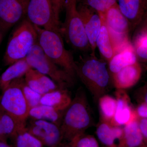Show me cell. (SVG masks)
I'll return each instance as SVG.
<instances>
[{
  "instance_id": "cell-13",
  "label": "cell",
  "mask_w": 147,
  "mask_h": 147,
  "mask_svg": "<svg viewBox=\"0 0 147 147\" xmlns=\"http://www.w3.org/2000/svg\"><path fill=\"white\" fill-rule=\"evenodd\" d=\"M116 96L117 109L110 123L114 126L125 125L138 116L131 108L129 98L124 90H117Z\"/></svg>"
},
{
  "instance_id": "cell-24",
  "label": "cell",
  "mask_w": 147,
  "mask_h": 147,
  "mask_svg": "<svg viewBox=\"0 0 147 147\" xmlns=\"http://www.w3.org/2000/svg\"><path fill=\"white\" fill-rule=\"evenodd\" d=\"M134 39V52L137 59L144 61H147V33L139 31Z\"/></svg>"
},
{
  "instance_id": "cell-21",
  "label": "cell",
  "mask_w": 147,
  "mask_h": 147,
  "mask_svg": "<svg viewBox=\"0 0 147 147\" xmlns=\"http://www.w3.org/2000/svg\"><path fill=\"white\" fill-rule=\"evenodd\" d=\"M96 47L102 59L108 62L115 54L110 33L103 20L101 30L96 40Z\"/></svg>"
},
{
  "instance_id": "cell-35",
  "label": "cell",
  "mask_w": 147,
  "mask_h": 147,
  "mask_svg": "<svg viewBox=\"0 0 147 147\" xmlns=\"http://www.w3.org/2000/svg\"><path fill=\"white\" fill-rule=\"evenodd\" d=\"M0 147H10L5 142V139H0Z\"/></svg>"
},
{
  "instance_id": "cell-7",
  "label": "cell",
  "mask_w": 147,
  "mask_h": 147,
  "mask_svg": "<svg viewBox=\"0 0 147 147\" xmlns=\"http://www.w3.org/2000/svg\"><path fill=\"white\" fill-rule=\"evenodd\" d=\"M23 78L14 80L3 91L2 94L0 96V110L26 123L30 108L22 90Z\"/></svg>"
},
{
  "instance_id": "cell-37",
  "label": "cell",
  "mask_w": 147,
  "mask_h": 147,
  "mask_svg": "<svg viewBox=\"0 0 147 147\" xmlns=\"http://www.w3.org/2000/svg\"><path fill=\"white\" fill-rule=\"evenodd\" d=\"M68 147H74V146H73V145L71 144V146H68Z\"/></svg>"
},
{
  "instance_id": "cell-4",
  "label": "cell",
  "mask_w": 147,
  "mask_h": 147,
  "mask_svg": "<svg viewBox=\"0 0 147 147\" xmlns=\"http://www.w3.org/2000/svg\"><path fill=\"white\" fill-rule=\"evenodd\" d=\"M38 42V35L34 25L24 18L11 37L4 61L7 65L25 59L33 46Z\"/></svg>"
},
{
  "instance_id": "cell-36",
  "label": "cell",
  "mask_w": 147,
  "mask_h": 147,
  "mask_svg": "<svg viewBox=\"0 0 147 147\" xmlns=\"http://www.w3.org/2000/svg\"><path fill=\"white\" fill-rule=\"evenodd\" d=\"M145 6L147 10V0H145Z\"/></svg>"
},
{
  "instance_id": "cell-11",
  "label": "cell",
  "mask_w": 147,
  "mask_h": 147,
  "mask_svg": "<svg viewBox=\"0 0 147 147\" xmlns=\"http://www.w3.org/2000/svg\"><path fill=\"white\" fill-rule=\"evenodd\" d=\"M77 8L90 45L91 54L94 55L95 50L96 48V40L102 26V17L100 13L82 3L77 5Z\"/></svg>"
},
{
  "instance_id": "cell-10",
  "label": "cell",
  "mask_w": 147,
  "mask_h": 147,
  "mask_svg": "<svg viewBox=\"0 0 147 147\" xmlns=\"http://www.w3.org/2000/svg\"><path fill=\"white\" fill-rule=\"evenodd\" d=\"M26 129L43 145L56 147L63 139L60 127L48 121L33 120Z\"/></svg>"
},
{
  "instance_id": "cell-17",
  "label": "cell",
  "mask_w": 147,
  "mask_h": 147,
  "mask_svg": "<svg viewBox=\"0 0 147 147\" xmlns=\"http://www.w3.org/2000/svg\"><path fill=\"white\" fill-rule=\"evenodd\" d=\"M72 98L66 88H59L42 95L40 104L60 111H64L71 103Z\"/></svg>"
},
{
  "instance_id": "cell-1",
  "label": "cell",
  "mask_w": 147,
  "mask_h": 147,
  "mask_svg": "<svg viewBox=\"0 0 147 147\" xmlns=\"http://www.w3.org/2000/svg\"><path fill=\"white\" fill-rule=\"evenodd\" d=\"M89 108L85 92L79 90L64 112L60 125L63 138L71 142L91 126L92 119Z\"/></svg>"
},
{
  "instance_id": "cell-15",
  "label": "cell",
  "mask_w": 147,
  "mask_h": 147,
  "mask_svg": "<svg viewBox=\"0 0 147 147\" xmlns=\"http://www.w3.org/2000/svg\"><path fill=\"white\" fill-rule=\"evenodd\" d=\"M141 74L142 68L137 61L113 74L114 86L117 90H124L129 88L137 84Z\"/></svg>"
},
{
  "instance_id": "cell-19",
  "label": "cell",
  "mask_w": 147,
  "mask_h": 147,
  "mask_svg": "<svg viewBox=\"0 0 147 147\" xmlns=\"http://www.w3.org/2000/svg\"><path fill=\"white\" fill-rule=\"evenodd\" d=\"M64 111H60L50 106L40 104L30 109L29 117L33 120L48 121L60 127Z\"/></svg>"
},
{
  "instance_id": "cell-6",
  "label": "cell",
  "mask_w": 147,
  "mask_h": 147,
  "mask_svg": "<svg viewBox=\"0 0 147 147\" xmlns=\"http://www.w3.org/2000/svg\"><path fill=\"white\" fill-rule=\"evenodd\" d=\"M26 59L32 68L48 76L61 88H67L73 84L74 78L48 58L38 42Z\"/></svg>"
},
{
  "instance_id": "cell-30",
  "label": "cell",
  "mask_w": 147,
  "mask_h": 147,
  "mask_svg": "<svg viewBox=\"0 0 147 147\" xmlns=\"http://www.w3.org/2000/svg\"><path fill=\"white\" fill-rule=\"evenodd\" d=\"M139 125L145 146L147 147V118L138 119Z\"/></svg>"
},
{
  "instance_id": "cell-12",
  "label": "cell",
  "mask_w": 147,
  "mask_h": 147,
  "mask_svg": "<svg viewBox=\"0 0 147 147\" xmlns=\"http://www.w3.org/2000/svg\"><path fill=\"white\" fill-rule=\"evenodd\" d=\"M117 4L128 20L130 31L139 26L147 10L145 0H117Z\"/></svg>"
},
{
  "instance_id": "cell-28",
  "label": "cell",
  "mask_w": 147,
  "mask_h": 147,
  "mask_svg": "<svg viewBox=\"0 0 147 147\" xmlns=\"http://www.w3.org/2000/svg\"><path fill=\"white\" fill-rule=\"evenodd\" d=\"M75 147H99L97 140L93 136L84 134L75 137L71 141Z\"/></svg>"
},
{
  "instance_id": "cell-16",
  "label": "cell",
  "mask_w": 147,
  "mask_h": 147,
  "mask_svg": "<svg viewBox=\"0 0 147 147\" xmlns=\"http://www.w3.org/2000/svg\"><path fill=\"white\" fill-rule=\"evenodd\" d=\"M134 47L131 43L116 53L108 62V68L112 74L117 73L127 66L138 61Z\"/></svg>"
},
{
  "instance_id": "cell-5",
  "label": "cell",
  "mask_w": 147,
  "mask_h": 147,
  "mask_svg": "<svg viewBox=\"0 0 147 147\" xmlns=\"http://www.w3.org/2000/svg\"><path fill=\"white\" fill-rule=\"evenodd\" d=\"M77 0H66L65 18L61 27L62 36L75 50L91 51L84 23L77 8Z\"/></svg>"
},
{
  "instance_id": "cell-34",
  "label": "cell",
  "mask_w": 147,
  "mask_h": 147,
  "mask_svg": "<svg viewBox=\"0 0 147 147\" xmlns=\"http://www.w3.org/2000/svg\"><path fill=\"white\" fill-rule=\"evenodd\" d=\"M6 136L5 134L3 129L2 125L0 121V139H5Z\"/></svg>"
},
{
  "instance_id": "cell-31",
  "label": "cell",
  "mask_w": 147,
  "mask_h": 147,
  "mask_svg": "<svg viewBox=\"0 0 147 147\" xmlns=\"http://www.w3.org/2000/svg\"><path fill=\"white\" fill-rule=\"evenodd\" d=\"M138 117L140 118H147V105L144 103H140L136 111Z\"/></svg>"
},
{
  "instance_id": "cell-8",
  "label": "cell",
  "mask_w": 147,
  "mask_h": 147,
  "mask_svg": "<svg viewBox=\"0 0 147 147\" xmlns=\"http://www.w3.org/2000/svg\"><path fill=\"white\" fill-rule=\"evenodd\" d=\"M26 18L35 26L62 35L60 19L49 0H29Z\"/></svg>"
},
{
  "instance_id": "cell-32",
  "label": "cell",
  "mask_w": 147,
  "mask_h": 147,
  "mask_svg": "<svg viewBox=\"0 0 147 147\" xmlns=\"http://www.w3.org/2000/svg\"><path fill=\"white\" fill-rule=\"evenodd\" d=\"M139 26H141L139 31L145 32L147 33V10L146 11L142 22Z\"/></svg>"
},
{
  "instance_id": "cell-25",
  "label": "cell",
  "mask_w": 147,
  "mask_h": 147,
  "mask_svg": "<svg viewBox=\"0 0 147 147\" xmlns=\"http://www.w3.org/2000/svg\"><path fill=\"white\" fill-rule=\"evenodd\" d=\"M117 0H82L81 3L103 14L108 9L117 4Z\"/></svg>"
},
{
  "instance_id": "cell-2",
  "label": "cell",
  "mask_w": 147,
  "mask_h": 147,
  "mask_svg": "<svg viewBox=\"0 0 147 147\" xmlns=\"http://www.w3.org/2000/svg\"><path fill=\"white\" fill-rule=\"evenodd\" d=\"M76 74L95 100L105 94L110 76L105 61L92 54L90 57L81 58L79 62H76Z\"/></svg>"
},
{
  "instance_id": "cell-18",
  "label": "cell",
  "mask_w": 147,
  "mask_h": 147,
  "mask_svg": "<svg viewBox=\"0 0 147 147\" xmlns=\"http://www.w3.org/2000/svg\"><path fill=\"white\" fill-rule=\"evenodd\" d=\"M31 68L26 58L10 65L0 78V87L2 91L8 86L13 81L25 76Z\"/></svg>"
},
{
  "instance_id": "cell-27",
  "label": "cell",
  "mask_w": 147,
  "mask_h": 147,
  "mask_svg": "<svg viewBox=\"0 0 147 147\" xmlns=\"http://www.w3.org/2000/svg\"><path fill=\"white\" fill-rule=\"evenodd\" d=\"M24 80L27 85L34 91L42 95L47 93L38 78L35 69H30L25 74Z\"/></svg>"
},
{
  "instance_id": "cell-20",
  "label": "cell",
  "mask_w": 147,
  "mask_h": 147,
  "mask_svg": "<svg viewBox=\"0 0 147 147\" xmlns=\"http://www.w3.org/2000/svg\"><path fill=\"white\" fill-rule=\"evenodd\" d=\"M137 117L125 125L121 147H146L139 128Z\"/></svg>"
},
{
  "instance_id": "cell-23",
  "label": "cell",
  "mask_w": 147,
  "mask_h": 147,
  "mask_svg": "<svg viewBox=\"0 0 147 147\" xmlns=\"http://www.w3.org/2000/svg\"><path fill=\"white\" fill-rule=\"evenodd\" d=\"M0 121L6 137H15L20 129L26 126V123L18 121L13 116L1 110Z\"/></svg>"
},
{
  "instance_id": "cell-14",
  "label": "cell",
  "mask_w": 147,
  "mask_h": 147,
  "mask_svg": "<svg viewBox=\"0 0 147 147\" xmlns=\"http://www.w3.org/2000/svg\"><path fill=\"white\" fill-rule=\"evenodd\" d=\"M96 134L99 141L106 147H121L124 131L121 126H114L101 120L96 128Z\"/></svg>"
},
{
  "instance_id": "cell-9",
  "label": "cell",
  "mask_w": 147,
  "mask_h": 147,
  "mask_svg": "<svg viewBox=\"0 0 147 147\" xmlns=\"http://www.w3.org/2000/svg\"><path fill=\"white\" fill-rule=\"evenodd\" d=\"M29 0H0V29L5 32L26 18Z\"/></svg>"
},
{
  "instance_id": "cell-3",
  "label": "cell",
  "mask_w": 147,
  "mask_h": 147,
  "mask_svg": "<svg viewBox=\"0 0 147 147\" xmlns=\"http://www.w3.org/2000/svg\"><path fill=\"white\" fill-rule=\"evenodd\" d=\"M38 43L46 56L67 73L75 78L76 62L73 55L65 47L62 35L35 26Z\"/></svg>"
},
{
  "instance_id": "cell-22",
  "label": "cell",
  "mask_w": 147,
  "mask_h": 147,
  "mask_svg": "<svg viewBox=\"0 0 147 147\" xmlns=\"http://www.w3.org/2000/svg\"><path fill=\"white\" fill-rule=\"evenodd\" d=\"M98 105L101 120L111 123L115 114L117 100L108 94H104L98 99Z\"/></svg>"
},
{
  "instance_id": "cell-29",
  "label": "cell",
  "mask_w": 147,
  "mask_h": 147,
  "mask_svg": "<svg viewBox=\"0 0 147 147\" xmlns=\"http://www.w3.org/2000/svg\"><path fill=\"white\" fill-rule=\"evenodd\" d=\"M58 18L60 19V14L65 8L66 0H49Z\"/></svg>"
},
{
  "instance_id": "cell-26",
  "label": "cell",
  "mask_w": 147,
  "mask_h": 147,
  "mask_svg": "<svg viewBox=\"0 0 147 147\" xmlns=\"http://www.w3.org/2000/svg\"><path fill=\"white\" fill-rule=\"evenodd\" d=\"M21 87L24 96L30 109L40 104L42 95L31 89L26 84L24 78L21 82Z\"/></svg>"
},
{
  "instance_id": "cell-33",
  "label": "cell",
  "mask_w": 147,
  "mask_h": 147,
  "mask_svg": "<svg viewBox=\"0 0 147 147\" xmlns=\"http://www.w3.org/2000/svg\"><path fill=\"white\" fill-rule=\"evenodd\" d=\"M142 91L141 103H144L147 105V85L142 89Z\"/></svg>"
}]
</instances>
